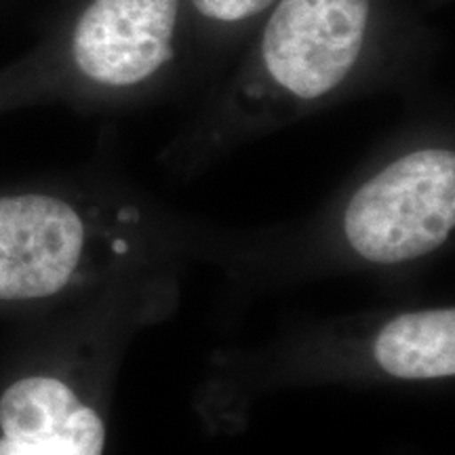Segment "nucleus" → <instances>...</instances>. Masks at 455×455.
I'll return each instance as SVG.
<instances>
[{
  "mask_svg": "<svg viewBox=\"0 0 455 455\" xmlns=\"http://www.w3.org/2000/svg\"><path fill=\"white\" fill-rule=\"evenodd\" d=\"M453 230V150L418 148L363 180L298 235L253 243L243 266L275 275H405L439 255Z\"/></svg>",
  "mask_w": 455,
  "mask_h": 455,
  "instance_id": "2",
  "label": "nucleus"
},
{
  "mask_svg": "<svg viewBox=\"0 0 455 455\" xmlns=\"http://www.w3.org/2000/svg\"><path fill=\"white\" fill-rule=\"evenodd\" d=\"M272 0H195L203 15L220 21H238L264 11Z\"/></svg>",
  "mask_w": 455,
  "mask_h": 455,
  "instance_id": "6",
  "label": "nucleus"
},
{
  "mask_svg": "<svg viewBox=\"0 0 455 455\" xmlns=\"http://www.w3.org/2000/svg\"><path fill=\"white\" fill-rule=\"evenodd\" d=\"M236 392L315 384H443L455 378L451 304L390 310L301 329L236 358Z\"/></svg>",
  "mask_w": 455,
  "mask_h": 455,
  "instance_id": "3",
  "label": "nucleus"
},
{
  "mask_svg": "<svg viewBox=\"0 0 455 455\" xmlns=\"http://www.w3.org/2000/svg\"><path fill=\"white\" fill-rule=\"evenodd\" d=\"M369 0H281L264 32L272 83L295 101H316L344 84L363 51Z\"/></svg>",
  "mask_w": 455,
  "mask_h": 455,
  "instance_id": "4",
  "label": "nucleus"
},
{
  "mask_svg": "<svg viewBox=\"0 0 455 455\" xmlns=\"http://www.w3.org/2000/svg\"><path fill=\"white\" fill-rule=\"evenodd\" d=\"M244 249L186 220L123 198L78 204L44 192L0 196V304L30 306L131 278L178 270L192 258L236 264Z\"/></svg>",
  "mask_w": 455,
  "mask_h": 455,
  "instance_id": "1",
  "label": "nucleus"
},
{
  "mask_svg": "<svg viewBox=\"0 0 455 455\" xmlns=\"http://www.w3.org/2000/svg\"><path fill=\"white\" fill-rule=\"evenodd\" d=\"M180 0H93L72 38L76 68L89 81L127 89L173 60Z\"/></svg>",
  "mask_w": 455,
  "mask_h": 455,
  "instance_id": "5",
  "label": "nucleus"
}]
</instances>
